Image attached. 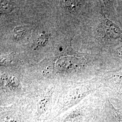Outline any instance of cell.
<instances>
[{
    "mask_svg": "<svg viewBox=\"0 0 122 122\" xmlns=\"http://www.w3.org/2000/svg\"><path fill=\"white\" fill-rule=\"evenodd\" d=\"M49 36L48 34L44 33H41L38 36L36 39V44L39 46H43L45 45L48 42Z\"/></svg>",
    "mask_w": 122,
    "mask_h": 122,
    "instance_id": "cell-10",
    "label": "cell"
},
{
    "mask_svg": "<svg viewBox=\"0 0 122 122\" xmlns=\"http://www.w3.org/2000/svg\"><path fill=\"white\" fill-rule=\"evenodd\" d=\"M120 25V27L122 29V21H121L120 23V25Z\"/></svg>",
    "mask_w": 122,
    "mask_h": 122,
    "instance_id": "cell-12",
    "label": "cell"
},
{
    "mask_svg": "<svg viewBox=\"0 0 122 122\" xmlns=\"http://www.w3.org/2000/svg\"><path fill=\"white\" fill-rule=\"evenodd\" d=\"M14 57L13 56L8 55L5 56V57H1L0 59V63L1 65L2 66L7 65L11 64L13 62V60H14Z\"/></svg>",
    "mask_w": 122,
    "mask_h": 122,
    "instance_id": "cell-11",
    "label": "cell"
},
{
    "mask_svg": "<svg viewBox=\"0 0 122 122\" xmlns=\"http://www.w3.org/2000/svg\"><path fill=\"white\" fill-rule=\"evenodd\" d=\"M14 7L13 2L9 1H0V12L7 13L11 11Z\"/></svg>",
    "mask_w": 122,
    "mask_h": 122,
    "instance_id": "cell-9",
    "label": "cell"
},
{
    "mask_svg": "<svg viewBox=\"0 0 122 122\" xmlns=\"http://www.w3.org/2000/svg\"><path fill=\"white\" fill-rule=\"evenodd\" d=\"M117 69L122 67V44L110 52Z\"/></svg>",
    "mask_w": 122,
    "mask_h": 122,
    "instance_id": "cell-7",
    "label": "cell"
},
{
    "mask_svg": "<svg viewBox=\"0 0 122 122\" xmlns=\"http://www.w3.org/2000/svg\"><path fill=\"white\" fill-rule=\"evenodd\" d=\"M19 79L14 76H5L1 77V88L6 92L17 91L20 88Z\"/></svg>",
    "mask_w": 122,
    "mask_h": 122,
    "instance_id": "cell-5",
    "label": "cell"
},
{
    "mask_svg": "<svg viewBox=\"0 0 122 122\" xmlns=\"http://www.w3.org/2000/svg\"><path fill=\"white\" fill-rule=\"evenodd\" d=\"M90 35L96 48L101 53L110 52L122 44V29L107 17L101 5Z\"/></svg>",
    "mask_w": 122,
    "mask_h": 122,
    "instance_id": "cell-1",
    "label": "cell"
},
{
    "mask_svg": "<svg viewBox=\"0 0 122 122\" xmlns=\"http://www.w3.org/2000/svg\"><path fill=\"white\" fill-rule=\"evenodd\" d=\"M80 113L76 111H72L66 114L62 122H79Z\"/></svg>",
    "mask_w": 122,
    "mask_h": 122,
    "instance_id": "cell-8",
    "label": "cell"
},
{
    "mask_svg": "<svg viewBox=\"0 0 122 122\" xmlns=\"http://www.w3.org/2000/svg\"><path fill=\"white\" fill-rule=\"evenodd\" d=\"M103 81L105 86L113 93H122V67L105 72Z\"/></svg>",
    "mask_w": 122,
    "mask_h": 122,
    "instance_id": "cell-3",
    "label": "cell"
},
{
    "mask_svg": "<svg viewBox=\"0 0 122 122\" xmlns=\"http://www.w3.org/2000/svg\"><path fill=\"white\" fill-rule=\"evenodd\" d=\"M0 122H20L16 110L12 108H1Z\"/></svg>",
    "mask_w": 122,
    "mask_h": 122,
    "instance_id": "cell-6",
    "label": "cell"
},
{
    "mask_svg": "<svg viewBox=\"0 0 122 122\" xmlns=\"http://www.w3.org/2000/svg\"><path fill=\"white\" fill-rule=\"evenodd\" d=\"M95 89L94 83H86L73 88L65 95L57 110V116L60 115L77 104Z\"/></svg>",
    "mask_w": 122,
    "mask_h": 122,
    "instance_id": "cell-2",
    "label": "cell"
},
{
    "mask_svg": "<svg viewBox=\"0 0 122 122\" xmlns=\"http://www.w3.org/2000/svg\"><path fill=\"white\" fill-rule=\"evenodd\" d=\"M53 91L51 88L47 91L39 98L36 105L35 110V118L38 120L45 117L49 112L51 107Z\"/></svg>",
    "mask_w": 122,
    "mask_h": 122,
    "instance_id": "cell-4",
    "label": "cell"
}]
</instances>
